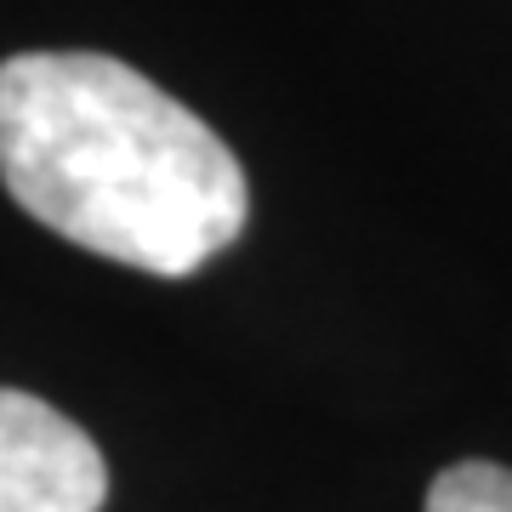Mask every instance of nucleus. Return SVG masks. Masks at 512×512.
Listing matches in <instances>:
<instances>
[{"label": "nucleus", "instance_id": "obj_2", "mask_svg": "<svg viewBox=\"0 0 512 512\" xmlns=\"http://www.w3.org/2000/svg\"><path fill=\"white\" fill-rule=\"evenodd\" d=\"M109 467L63 410L0 387V512H103Z\"/></svg>", "mask_w": 512, "mask_h": 512}, {"label": "nucleus", "instance_id": "obj_3", "mask_svg": "<svg viewBox=\"0 0 512 512\" xmlns=\"http://www.w3.org/2000/svg\"><path fill=\"white\" fill-rule=\"evenodd\" d=\"M427 512H512V467L495 461H456L433 478Z\"/></svg>", "mask_w": 512, "mask_h": 512}, {"label": "nucleus", "instance_id": "obj_1", "mask_svg": "<svg viewBox=\"0 0 512 512\" xmlns=\"http://www.w3.org/2000/svg\"><path fill=\"white\" fill-rule=\"evenodd\" d=\"M0 183L57 239L154 279L200 274L251 217L234 148L103 52L0 63Z\"/></svg>", "mask_w": 512, "mask_h": 512}]
</instances>
